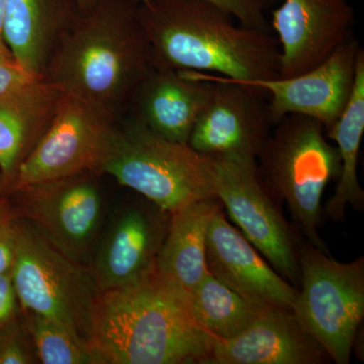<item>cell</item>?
Masks as SVG:
<instances>
[{
    "label": "cell",
    "instance_id": "cell-1",
    "mask_svg": "<svg viewBox=\"0 0 364 364\" xmlns=\"http://www.w3.org/2000/svg\"><path fill=\"white\" fill-rule=\"evenodd\" d=\"M214 341L188 294L156 267L136 284L98 294L91 313L97 364H205Z\"/></svg>",
    "mask_w": 364,
    "mask_h": 364
},
{
    "label": "cell",
    "instance_id": "cell-2",
    "mask_svg": "<svg viewBox=\"0 0 364 364\" xmlns=\"http://www.w3.org/2000/svg\"><path fill=\"white\" fill-rule=\"evenodd\" d=\"M136 14L149 45L151 68L235 79L279 77L280 49L272 32L236 25L203 0H147Z\"/></svg>",
    "mask_w": 364,
    "mask_h": 364
},
{
    "label": "cell",
    "instance_id": "cell-3",
    "mask_svg": "<svg viewBox=\"0 0 364 364\" xmlns=\"http://www.w3.org/2000/svg\"><path fill=\"white\" fill-rule=\"evenodd\" d=\"M138 2L97 0L64 26L44 77L66 95L114 111L149 72L150 50L136 14Z\"/></svg>",
    "mask_w": 364,
    "mask_h": 364
},
{
    "label": "cell",
    "instance_id": "cell-4",
    "mask_svg": "<svg viewBox=\"0 0 364 364\" xmlns=\"http://www.w3.org/2000/svg\"><path fill=\"white\" fill-rule=\"evenodd\" d=\"M317 119L287 114L273 127L257 157L261 178L279 203L286 202L306 240L321 250L329 249L318 233L323 223L325 188L337 181L341 158Z\"/></svg>",
    "mask_w": 364,
    "mask_h": 364
},
{
    "label": "cell",
    "instance_id": "cell-5",
    "mask_svg": "<svg viewBox=\"0 0 364 364\" xmlns=\"http://www.w3.org/2000/svg\"><path fill=\"white\" fill-rule=\"evenodd\" d=\"M102 172L165 212L215 198L212 157L163 138L134 119L117 132Z\"/></svg>",
    "mask_w": 364,
    "mask_h": 364
},
{
    "label": "cell",
    "instance_id": "cell-6",
    "mask_svg": "<svg viewBox=\"0 0 364 364\" xmlns=\"http://www.w3.org/2000/svg\"><path fill=\"white\" fill-rule=\"evenodd\" d=\"M301 279L294 316L337 364L351 363L364 317V257L333 259L308 241L299 248Z\"/></svg>",
    "mask_w": 364,
    "mask_h": 364
},
{
    "label": "cell",
    "instance_id": "cell-7",
    "mask_svg": "<svg viewBox=\"0 0 364 364\" xmlns=\"http://www.w3.org/2000/svg\"><path fill=\"white\" fill-rule=\"evenodd\" d=\"M11 273L21 312L70 326L88 341L100 294L92 269L67 257L26 220L16 218Z\"/></svg>",
    "mask_w": 364,
    "mask_h": 364
},
{
    "label": "cell",
    "instance_id": "cell-8",
    "mask_svg": "<svg viewBox=\"0 0 364 364\" xmlns=\"http://www.w3.org/2000/svg\"><path fill=\"white\" fill-rule=\"evenodd\" d=\"M112 116L109 109L62 93L51 123L16 171L14 191L102 171L119 132Z\"/></svg>",
    "mask_w": 364,
    "mask_h": 364
},
{
    "label": "cell",
    "instance_id": "cell-9",
    "mask_svg": "<svg viewBox=\"0 0 364 364\" xmlns=\"http://www.w3.org/2000/svg\"><path fill=\"white\" fill-rule=\"evenodd\" d=\"M212 159L215 198L273 269L299 289L301 240L261 178L257 160Z\"/></svg>",
    "mask_w": 364,
    "mask_h": 364
},
{
    "label": "cell",
    "instance_id": "cell-10",
    "mask_svg": "<svg viewBox=\"0 0 364 364\" xmlns=\"http://www.w3.org/2000/svg\"><path fill=\"white\" fill-rule=\"evenodd\" d=\"M210 81V95L188 145L210 157L257 160L274 122L268 95L240 80L196 72Z\"/></svg>",
    "mask_w": 364,
    "mask_h": 364
},
{
    "label": "cell",
    "instance_id": "cell-11",
    "mask_svg": "<svg viewBox=\"0 0 364 364\" xmlns=\"http://www.w3.org/2000/svg\"><path fill=\"white\" fill-rule=\"evenodd\" d=\"M86 174L16 191L20 218L37 228L60 252L85 265L92 256L102 218L100 188Z\"/></svg>",
    "mask_w": 364,
    "mask_h": 364
},
{
    "label": "cell",
    "instance_id": "cell-12",
    "mask_svg": "<svg viewBox=\"0 0 364 364\" xmlns=\"http://www.w3.org/2000/svg\"><path fill=\"white\" fill-rule=\"evenodd\" d=\"M355 13L349 0H284L272 11L280 49L279 77L315 68L353 36Z\"/></svg>",
    "mask_w": 364,
    "mask_h": 364
},
{
    "label": "cell",
    "instance_id": "cell-13",
    "mask_svg": "<svg viewBox=\"0 0 364 364\" xmlns=\"http://www.w3.org/2000/svg\"><path fill=\"white\" fill-rule=\"evenodd\" d=\"M361 49L359 41L352 38L305 73L289 78L240 81L267 92L274 124L287 114H303L317 119L327 131L348 104Z\"/></svg>",
    "mask_w": 364,
    "mask_h": 364
},
{
    "label": "cell",
    "instance_id": "cell-14",
    "mask_svg": "<svg viewBox=\"0 0 364 364\" xmlns=\"http://www.w3.org/2000/svg\"><path fill=\"white\" fill-rule=\"evenodd\" d=\"M205 261L213 277L254 305L293 311L299 289L263 259L259 251L230 224L223 208L208 227Z\"/></svg>",
    "mask_w": 364,
    "mask_h": 364
},
{
    "label": "cell",
    "instance_id": "cell-15",
    "mask_svg": "<svg viewBox=\"0 0 364 364\" xmlns=\"http://www.w3.org/2000/svg\"><path fill=\"white\" fill-rule=\"evenodd\" d=\"M169 220V213L150 200L117 217L91 267L100 293L131 286L153 272Z\"/></svg>",
    "mask_w": 364,
    "mask_h": 364
},
{
    "label": "cell",
    "instance_id": "cell-16",
    "mask_svg": "<svg viewBox=\"0 0 364 364\" xmlns=\"http://www.w3.org/2000/svg\"><path fill=\"white\" fill-rule=\"evenodd\" d=\"M331 358L293 311L267 309L245 331L215 338L205 364H325Z\"/></svg>",
    "mask_w": 364,
    "mask_h": 364
},
{
    "label": "cell",
    "instance_id": "cell-17",
    "mask_svg": "<svg viewBox=\"0 0 364 364\" xmlns=\"http://www.w3.org/2000/svg\"><path fill=\"white\" fill-rule=\"evenodd\" d=\"M210 90L196 72L151 68L133 93L135 119L163 138L188 144Z\"/></svg>",
    "mask_w": 364,
    "mask_h": 364
},
{
    "label": "cell",
    "instance_id": "cell-18",
    "mask_svg": "<svg viewBox=\"0 0 364 364\" xmlns=\"http://www.w3.org/2000/svg\"><path fill=\"white\" fill-rule=\"evenodd\" d=\"M61 95L44 77L0 100V171L4 178H14L51 123Z\"/></svg>",
    "mask_w": 364,
    "mask_h": 364
},
{
    "label": "cell",
    "instance_id": "cell-19",
    "mask_svg": "<svg viewBox=\"0 0 364 364\" xmlns=\"http://www.w3.org/2000/svg\"><path fill=\"white\" fill-rule=\"evenodd\" d=\"M223 208L217 198L189 203L170 214L169 226L157 255L156 269L189 294L207 274L208 227Z\"/></svg>",
    "mask_w": 364,
    "mask_h": 364
},
{
    "label": "cell",
    "instance_id": "cell-20",
    "mask_svg": "<svg viewBox=\"0 0 364 364\" xmlns=\"http://www.w3.org/2000/svg\"><path fill=\"white\" fill-rule=\"evenodd\" d=\"M66 23L61 0H6L4 43L18 66L44 77L52 43Z\"/></svg>",
    "mask_w": 364,
    "mask_h": 364
},
{
    "label": "cell",
    "instance_id": "cell-21",
    "mask_svg": "<svg viewBox=\"0 0 364 364\" xmlns=\"http://www.w3.org/2000/svg\"><path fill=\"white\" fill-rule=\"evenodd\" d=\"M364 134V51L358 53L353 91L344 112L331 128L326 131L329 140L336 142L341 158V172L334 195L323 215L334 223L344 222L348 205L363 212L364 191L358 179V166Z\"/></svg>",
    "mask_w": 364,
    "mask_h": 364
},
{
    "label": "cell",
    "instance_id": "cell-22",
    "mask_svg": "<svg viewBox=\"0 0 364 364\" xmlns=\"http://www.w3.org/2000/svg\"><path fill=\"white\" fill-rule=\"evenodd\" d=\"M188 296L196 320L215 338L238 336L267 310L250 303L210 272Z\"/></svg>",
    "mask_w": 364,
    "mask_h": 364
},
{
    "label": "cell",
    "instance_id": "cell-23",
    "mask_svg": "<svg viewBox=\"0 0 364 364\" xmlns=\"http://www.w3.org/2000/svg\"><path fill=\"white\" fill-rule=\"evenodd\" d=\"M38 360L44 364H97L87 340L58 321L25 312Z\"/></svg>",
    "mask_w": 364,
    "mask_h": 364
},
{
    "label": "cell",
    "instance_id": "cell-24",
    "mask_svg": "<svg viewBox=\"0 0 364 364\" xmlns=\"http://www.w3.org/2000/svg\"><path fill=\"white\" fill-rule=\"evenodd\" d=\"M25 320L18 317L0 328V364L38 363Z\"/></svg>",
    "mask_w": 364,
    "mask_h": 364
},
{
    "label": "cell",
    "instance_id": "cell-25",
    "mask_svg": "<svg viewBox=\"0 0 364 364\" xmlns=\"http://www.w3.org/2000/svg\"><path fill=\"white\" fill-rule=\"evenodd\" d=\"M136 2L147 0H136ZM231 14L240 25L256 30L272 32L267 14L272 11L279 0H203Z\"/></svg>",
    "mask_w": 364,
    "mask_h": 364
},
{
    "label": "cell",
    "instance_id": "cell-26",
    "mask_svg": "<svg viewBox=\"0 0 364 364\" xmlns=\"http://www.w3.org/2000/svg\"><path fill=\"white\" fill-rule=\"evenodd\" d=\"M16 217L6 200H0V274L13 267L16 255Z\"/></svg>",
    "mask_w": 364,
    "mask_h": 364
},
{
    "label": "cell",
    "instance_id": "cell-27",
    "mask_svg": "<svg viewBox=\"0 0 364 364\" xmlns=\"http://www.w3.org/2000/svg\"><path fill=\"white\" fill-rule=\"evenodd\" d=\"M40 78L44 77H37L23 70L14 60L0 58V100Z\"/></svg>",
    "mask_w": 364,
    "mask_h": 364
},
{
    "label": "cell",
    "instance_id": "cell-28",
    "mask_svg": "<svg viewBox=\"0 0 364 364\" xmlns=\"http://www.w3.org/2000/svg\"><path fill=\"white\" fill-rule=\"evenodd\" d=\"M18 308L20 303L11 269L0 274V328L18 317Z\"/></svg>",
    "mask_w": 364,
    "mask_h": 364
},
{
    "label": "cell",
    "instance_id": "cell-29",
    "mask_svg": "<svg viewBox=\"0 0 364 364\" xmlns=\"http://www.w3.org/2000/svg\"><path fill=\"white\" fill-rule=\"evenodd\" d=\"M6 0H0V58L14 60L7 49L4 39V18H6Z\"/></svg>",
    "mask_w": 364,
    "mask_h": 364
},
{
    "label": "cell",
    "instance_id": "cell-30",
    "mask_svg": "<svg viewBox=\"0 0 364 364\" xmlns=\"http://www.w3.org/2000/svg\"><path fill=\"white\" fill-rule=\"evenodd\" d=\"M73 1L82 13H86L93 9V6L97 4V0H73Z\"/></svg>",
    "mask_w": 364,
    "mask_h": 364
}]
</instances>
